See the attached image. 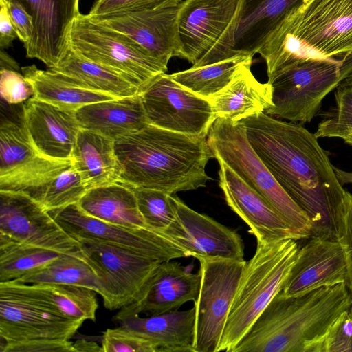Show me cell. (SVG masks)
I'll return each instance as SVG.
<instances>
[{
	"label": "cell",
	"mask_w": 352,
	"mask_h": 352,
	"mask_svg": "<svg viewBox=\"0 0 352 352\" xmlns=\"http://www.w3.org/2000/svg\"><path fill=\"white\" fill-rule=\"evenodd\" d=\"M341 64L340 60H308L268 76L272 105L265 113L292 122H310L323 99L338 86Z\"/></svg>",
	"instance_id": "obj_7"
},
{
	"label": "cell",
	"mask_w": 352,
	"mask_h": 352,
	"mask_svg": "<svg viewBox=\"0 0 352 352\" xmlns=\"http://www.w3.org/2000/svg\"><path fill=\"white\" fill-rule=\"evenodd\" d=\"M256 241L254 254L245 261L217 352H232L282 289L295 263L298 240Z\"/></svg>",
	"instance_id": "obj_5"
},
{
	"label": "cell",
	"mask_w": 352,
	"mask_h": 352,
	"mask_svg": "<svg viewBox=\"0 0 352 352\" xmlns=\"http://www.w3.org/2000/svg\"><path fill=\"white\" fill-rule=\"evenodd\" d=\"M100 278L104 306L120 309L136 300L161 261L94 239L76 237Z\"/></svg>",
	"instance_id": "obj_10"
},
{
	"label": "cell",
	"mask_w": 352,
	"mask_h": 352,
	"mask_svg": "<svg viewBox=\"0 0 352 352\" xmlns=\"http://www.w3.org/2000/svg\"><path fill=\"white\" fill-rule=\"evenodd\" d=\"M0 47L1 50H6L12 45L18 36L3 0H0Z\"/></svg>",
	"instance_id": "obj_46"
},
{
	"label": "cell",
	"mask_w": 352,
	"mask_h": 352,
	"mask_svg": "<svg viewBox=\"0 0 352 352\" xmlns=\"http://www.w3.org/2000/svg\"><path fill=\"white\" fill-rule=\"evenodd\" d=\"M200 285L199 271L192 273L177 261L161 262L140 297L120 309L113 320L118 323L131 316H149L179 310L186 302L197 300Z\"/></svg>",
	"instance_id": "obj_20"
},
{
	"label": "cell",
	"mask_w": 352,
	"mask_h": 352,
	"mask_svg": "<svg viewBox=\"0 0 352 352\" xmlns=\"http://www.w3.org/2000/svg\"><path fill=\"white\" fill-rule=\"evenodd\" d=\"M173 199L175 217L160 231L165 236L197 259L244 260L243 241L236 232L192 210L173 195Z\"/></svg>",
	"instance_id": "obj_17"
},
{
	"label": "cell",
	"mask_w": 352,
	"mask_h": 352,
	"mask_svg": "<svg viewBox=\"0 0 352 352\" xmlns=\"http://www.w3.org/2000/svg\"><path fill=\"white\" fill-rule=\"evenodd\" d=\"M251 65H245L228 86L209 99L216 119L239 122L272 105L270 85L256 80Z\"/></svg>",
	"instance_id": "obj_26"
},
{
	"label": "cell",
	"mask_w": 352,
	"mask_h": 352,
	"mask_svg": "<svg viewBox=\"0 0 352 352\" xmlns=\"http://www.w3.org/2000/svg\"><path fill=\"white\" fill-rule=\"evenodd\" d=\"M1 98L11 104H19L33 97L34 90L25 76L15 69L1 68Z\"/></svg>",
	"instance_id": "obj_42"
},
{
	"label": "cell",
	"mask_w": 352,
	"mask_h": 352,
	"mask_svg": "<svg viewBox=\"0 0 352 352\" xmlns=\"http://www.w3.org/2000/svg\"><path fill=\"white\" fill-rule=\"evenodd\" d=\"M87 190L73 162L34 199L51 211L78 203Z\"/></svg>",
	"instance_id": "obj_36"
},
{
	"label": "cell",
	"mask_w": 352,
	"mask_h": 352,
	"mask_svg": "<svg viewBox=\"0 0 352 352\" xmlns=\"http://www.w3.org/2000/svg\"><path fill=\"white\" fill-rule=\"evenodd\" d=\"M336 238L344 253L347 265L345 283L352 294V194L347 190L336 223Z\"/></svg>",
	"instance_id": "obj_41"
},
{
	"label": "cell",
	"mask_w": 352,
	"mask_h": 352,
	"mask_svg": "<svg viewBox=\"0 0 352 352\" xmlns=\"http://www.w3.org/2000/svg\"><path fill=\"white\" fill-rule=\"evenodd\" d=\"M352 52V0H300L258 54L267 76L297 62L338 60Z\"/></svg>",
	"instance_id": "obj_4"
},
{
	"label": "cell",
	"mask_w": 352,
	"mask_h": 352,
	"mask_svg": "<svg viewBox=\"0 0 352 352\" xmlns=\"http://www.w3.org/2000/svg\"><path fill=\"white\" fill-rule=\"evenodd\" d=\"M336 177L341 185L352 183V173L334 167Z\"/></svg>",
	"instance_id": "obj_49"
},
{
	"label": "cell",
	"mask_w": 352,
	"mask_h": 352,
	"mask_svg": "<svg viewBox=\"0 0 352 352\" xmlns=\"http://www.w3.org/2000/svg\"><path fill=\"white\" fill-rule=\"evenodd\" d=\"M201 285L196 309L195 352H217L245 260L197 259Z\"/></svg>",
	"instance_id": "obj_11"
},
{
	"label": "cell",
	"mask_w": 352,
	"mask_h": 352,
	"mask_svg": "<svg viewBox=\"0 0 352 352\" xmlns=\"http://www.w3.org/2000/svg\"><path fill=\"white\" fill-rule=\"evenodd\" d=\"M0 352H76L70 340H33L0 343Z\"/></svg>",
	"instance_id": "obj_43"
},
{
	"label": "cell",
	"mask_w": 352,
	"mask_h": 352,
	"mask_svg": "<svg viewBox=\"0 0 352 352\" xmlns=\"http://www.w3.org/2000/svg\"><path fill=\"white\" fill-rule=\"evenodd\" d=\"M0 240L53 249L63 253L82 252L38 201L16 191L0 190Z\"/></svg>",
	"instance_id": "obj_15"
},
{
	"label": "cell",
	"mask_w": 352,
	"mask_h": 352,
	"mask_svg": "<svg viewBox=\"0 0 352 352\" xmlns=\"http://www.w3.org/2000/svg\"><path fill=\"white\" fill-rule=\"evenodd\" d=\"M183 0H96L89 14L96 16L135 6H162L180 3Z\"/></svg>",
	"instance_id": "obj_44"
},
{
	"label": "cell",
	"mask_w": 352,
	"mask_h": 352,
	"mask_svg": "<svg viewBox=\"0 0 352 352\" xmlns=\"http://www.w3.org/2000/svg\"><path fill=\"white\" fill-rule=\"evenodd\" d=\"M182 2L87 15L94 22L126 36L148 55L168 65L169 60L179 54L177 17Z\"/></svg>",
	"instance_id": "obj_16"
},
{
	"label": "cell",
	"mask_w": 352,
	"mask_h": 352,
	"mask_svg": "<svg viewBox=\"0 0 352 352\" xmlns=\"http://www.w3.org/2000/svg\"><path fill=\"white\" fill-rule=\"evenodd\" d=\"M299 247L296 258L281 292L294 296L311 290L345 283L347 265L337 240L310 236Z\"/></svg>",
	"instance_id": "obj_21"
},
{
	"label": "cell",
	"mask_w": 352,
	"mask_h": 352,
	"mask_svg": "<svg viewBox=\"0 0 352 352\" xmlns=\"http://www.w3.org/2000/svg\"><path fill=\"white\" fill-rule=\"evenodd\" d=\"M300 0H241L236 13L213 47L192 67L237 56L253 57Z\"/></svg>",
	"instance_id": "obj_14"
},
{
	"label": "cell",
	"mask_w": 352,
	"mask_h": 352,
	"mask_svg": "<svg viewBox=\"0 0 352 352\" xmlns=\"http://www.w3.org/2000/svg\"><path fill=\"white\" fill-rule=\"evenodd\" d=\"M78 204L87 214L107 223L131 228H148L133 188L120 182L87 190Z\"/></svg>",
	"instance_id": "obj_28"
},
{
	"label": "cell",
	"mask_w": 352,
	"mask_h": 352,
	"mask_svg": "<svg viewBox=\"0 0 352 352\" xmlns=\"http://www.w3.org/2000/svg\"><path fill=\"white\" fill-rule=\"evenodd\" d=\"M250 56H237L170 74L184 87L209 100L228 86L239 71L252 63Z\"/></svg>",
	"instance_id": "obj_32"
},
{
	"label": "cell",
	"mask_w": 352,
	"mask_h": 352,
	"mask_svg": "<svg viewBox=\"0 0 352 352\" xmlns=\"http://www.w3.org/2000/svg\"><path fill=\"white\" fill-rule=\"evenodd\" d=\"M75 113L81 129L113 140L149 124L141 94L87 104Z\"/></svg>",
	"instance_id": "obj_25"
},
{
	"label": "cell",
	"mask_w": 352,
	"mask_h": 352,
	"mask_svg": "<svg viewBox=\"0 0 352 352\" xmlns=\"http://www.w3.org/2000/svg\"><path fill=\"white\" fill-rule=\"evenodd\" d=\"M28 289L64 316L85 322L96 320L97 292L88 287L66 284H26Z\"/></svg>",
	"instance_id": "obj_33"
},
{
	"label": "cell",
	"mask_w": 352,
	"mask_h": 352,
	"mask_svg": "<svg viewBox=\"0 0 352 352\" xmlns=\"http://www.w3.org/2000/svg\"><path fill=\"white\" fill-rule=\"evenodd\" d=\"M21 123L39 153L55 160L72 159L81 129L75 111L32 97L23 105Z\"/></svg>",
	"instance_id": "obj_23"
},
{
	"label": "cell",
	"mask_w": 352,
	"mask_h": 352,
	"mask_svg": "<svg viewBox=\"0 0 352 352\" xmlns=\"http://www.w3.org/2000/svg\"><path fill=\"white\" fill-rule=\"evenodd\" d=\"M247 139L279 185L305 212L311 236L336 240L346 190L314 133L265 112L241 120Z\"/></svg>",
	"instance_id": "obj_1"
},
{
	"label": "cell",
	"mask_w": 352,
	"mask_h": 352,
	"mask_svg": "<svg viewBox=\"0 0 352 352\" xmlns=\"http://www.w3.org/2000/svg\"><path fill=\"white\" fill-rule=\"evenodd\" d=\"M241 0H183L177 17L178 57L192 65L217 43Z\"/></svg>",
	"instance_id": "obj_18"
},
{
	"label": "cell",
	"mask_w": 352,
	"mask_h": 352,
	"mask_svg": "<svg viewBox=\"0 0 352 352\" xmlns=\"http://www.w3.org/2000/svg\"><path fill=\"white\" fill-rule=\"evenodd\" d=\"M76 352L79 351H101L103 352L102 346H99L93 341H87L85 340H78L74 343Z\"/></svg>",
	"instance_id": "obj_48"
},
{
	"label": "cell",
	"mask_w": 352,
	"mask_h": 352,
	"mask_svg": "<svg viewBox=\"0 0 352 352\" xmlns=\"http://www.w3.org/2000/svg\"><path fill=\"white\" fill-rule=\"evenodd\" d=\"M19 3L32 17L33 30L24 44L26 56L37 58L50 69L69 48V35L80 14L79 0H4Z\"/></svg>",
	"instance_id": "obj_19"
},
{
	"label": "cell",
	"mask_w": 352,
	"mask_h": 352,
	"mask_svg": "<svg viewBox=\"0 0 352 352\" xmlns=\"http://www.w3.org/2000/svg\"><path fill=\"white\" fill-rule=\"evenodd\" d=\"M21 70L33 88L34 98L63 109L76 111L87 104L119 98L89 89L61 73L39 69L35 65Z\"/></svg>",
	"instance_id": "obj_29"
},
{
	"label": "cell",
	"mask_w": 352,
	"mask_h": 352,
	"mask_svg": "<svg viewBox=\"0 0 352 352\" xmlns=\"http://www.w3.org/2000/svg\"><path fill=\"white\" fill-rule=\"evenodd\" d=\"M207 140L214 158L226 164L304 239L311 236L312 224L308 216L283 189L254 152L241 121L217 118Z\"/></svg>",
	"instance_id": "obj_6"
},
{
	"label": "cell",
	"mask_w": 352,
	"mask_h": 352,
	"mask_svg": "<svg viewBox=\"0 0 352 352\" xmlns=\"http://www.w3.org/2000/svg\"><path fill=\"white\" fill-rule=\"evenodd\" d=\"M314 352H352V312H342L329 327Z\"/></svg>",
	"instance_id": "obj_39"
},
{
	"label": "cell",
	"mask_w": 352,
	"mask_h": 352,
	"mask_svg": "<svg viewBox=\"0 0 352 352\" xmlns=\"http://www.w3.org/2000/svg\"><path fill=\"white\" fill-rule=\"evenodd\" d=\"M120 182L170 195L206 186V167L214 158L207 137L151 124L115 140Z\"/></svg>",
	"instance_id": "obj_2"
},
{
	"label": "cell",
	"mask_w": 352,
	"mask_h": 352,
	"mask_svg": "<svg viewBox=\"0 0 352 352\" xmlns=\"http://www.w3.org/2000/svg\"><path fill=\"white\" fill-rule=\"evenodd\" d=\"M101 346L103 352H157L150 340L120 325L103 332Z\"/></svg>",
	"instance_id": "obj_40"
},
{
	"label": "cell",
	"mask_w": 352,
	"mask_h": 352,
	"mask_svg": "<svg viewBox=\"0 0 352 352\" xmlns=\"http://www.w3.org/2000/svg\"><path fill=\"white\" fill-rule=\"evenodd\" d=\"M342 140L345 143L352 146V131Z\"/></svg>",
	"instance_id": "obj_51"
},
{
	"label": "cell",
	"mask_w": 352,
	"mask_h": 352,
	"mask_svg": "<svg viewBox=\"0 0 352 352\" xmlns=\"http://www.w3.org/2000/svg\"><path fill=\"white\" fill-rule=\"evenodd\" d=\"M41 155L22 123L5 120L0 125V177L16 173Z\"/></svg>",
	"instance_id": "obj_35"
},
{
	"label": "cell",
	"mask_w": 352,
	"mask_h": 352,
	"mask_svg": "<svg viewBox=\"0 0 352 352\" xmlns=\"http://www.w3.org/2000/svg\"><path fill=\"white\" fill-rule=\"evenodd\" d=\"M72 158L88 190L120 181L115 140L111 138L81 129Z\"/></svg>",
	"instance_id": "obj_27"
},
{
	"label": "cell",
	"mask_w": 352,
	"mask_h": 352,
	"mask_svg": "<svg viewBox=\"0 0 352 352\" xmlns=\"http://www.w3.org/2000/svg\"><path fill=\"white\" fill-rule=\"evenodd\" d=\"M49 69L66 75L89 89L116 98L142 93L122 74L78 54L69 46L58 64Z\"/></svg>",
	"instance_id": "obj_30"
},
{
	"label": "cell",
	"mask_w": 352,
	"mask_h": 352,
	"mask_svg": "<svg viewBox=\"0 0 352 352\" xmlns=\"http://www.w3.org/2000/svg\"><path fill=\"white\" fill-rule=\"evenodd\" d=\"M7 7L18 38L24 44L30 39L33 30L32 17L18 3L3 0Z\"/></svg>",
	"instance_id": "obj_45"
},
{
	"label": "cell",
	"mask_w": 352,
	"mask_h": 352,
	"mask_svg": "<svg viewBox=\"0 0 352 352\" xmlns=\"http://www.w3.org/2000/svg\"><path fill=\"white\" fill-rule=\"evenodd\" d=\"M83 322L64 316L23 283H0V343L70 340Z\"/></svg>",
	"instance_id": "obj_9"
},
{
	"label": "cell",
	"mask_w": 352,
	"mask_h": 352,
	"mask_svg": "<svg viewBox=\"0 0 352 352\" xmlns=\"http://www.w3.org/2000/svg\"><path fill=\"white\" fill-rule=\"evenodd\" d=\"M351 305L345 283L294 296L280 290L232 352H314L329 327Z\"/></svg>",
	"instance_id": "obj_3"
},
{
	"label": "cell",
	"mask_w": 352,
	"mask_h": 352,
	"mask_svg": "<svg viewBox=\"0 0 352 352\" xmlns=\"http://www.w3.org/2000/svg\"><path fill=\"white\" fill-rule=\"evenodd\" d=\"M340 60L342 64L338 86L352 85V52L344 55Z\"/></svg>",
	"instance_id": "obj_47"
},
{
	"label": "cell",
	"mask_w": 352,
	"mask_h": 352,
	"mask_svg": "<svg viewBox=\"0 0 352 352\" xmlns=\"http://www.w3.org/2000/svg\"><path fill=\"white\" fill-rule=\"evenodd\" d=\"M219 186L228 206L248 226L256 239L277 241L304 238L295 232L254 190L221 160Z\"/></svg>",
	"instance_id": "obj_22"
},
{
	"label": "cell",
	"mask_w": 352,
	"mask_h": 352,
	"mask_svg": "<svg viewBox=\"0 0 352 352\" xmlns=\"http://www.w3.org/2000/svg\"><path fill=\"white\" fill-rule=\"evenodd\" d=\"M69 46L75 52L124 76L142 91L168 65L146 53L118 32L80 14L69 35Z\"/></svg>",
	"instance_id": "obj_8"
},
{
	"label": "cell",
	"mask_w": 352,
	"mask_h": 352,
	"mask_svg": "<svg viewBox=\"0 0 352 352\" xmlns=\"http://www.w3.org/2000/svg\"><path fill=\"white\" fill-rule=\"evenodd\" d=\"M336 105L326 113L314 135L320 138L343 139L352 131V85L337 87Z\"/></svg>",
	"instance_id": "obj_38"
},
{
	"label": "cell",
	"mask_w": 352,
	"mask_h": 352,
	"mask_svg": "<svg viewBox=\"0 0 352 352\" xmlns=\"http://www.w3.org/2000/svg\"><path fill=\"white\" fill-rule=\"evenodd\" d=\"M16 280L26 284H66L85 287L98 293L100 278L82 252L65 253Z\"/></svg>",
	"instance_id": "obj_31"
},
{
	"label": "cell",
	"mask_w": 352,
	"mask_h": 352,
	"mask_svg": "<svg viewBox=\"0 0 352 352\" xmlns=\"http://www.w3.org/2000/svg\"><path fill=\"white\" fill-rule=\"evenodd\" d=\"M131 188L146 226L157 231L166 228L175 217L173 195L159 190Z\"/></svg>",
	"instance_id": "obj_37"
},
{
	"label": "cell",
	"mask_w": 352,
	"mask_h": 352,
	"mask_svg": "<svg viewBox=\"0 0 352 352\" xmlns=\"http://www.w3.org/2000/svg\"><path fill=\"white\" fill-rule=\"evenodd\" d=\"M72 237L94 239L161 262L190 256L162 232L107 223L85 212L78 203L49 211Z\"/></svg>",
	"instance_id": "obj_12"
},
{
	"label": "cell",
	"mask_w": 352,
	"mask_h": 352,
	"mask_svg": "<svg viewBox=\"0 0 352 352\" xmlns=\"http://www.w3.org/2000/svg\"><path fill=\"white\" fill-rule=\"evenodd\" d=\"M1 68L16 69L17 64L4 51L1 50Z\"/></svg>",
	"instance_id": "obj_50"
},
{
	"label": "cell",
	"mask_w": 352,
	"mask_h": 352,
	"mask_svg": "<svg viewBox=\"0 0 352 352\" xmlns=\"http://www.w3.org/2000/svg\"><path fill=\"white\" fill-rule=\"evenodd\" d=\"M351 312H352V305H351Z\"/></svg>",
	"instance_id": "obj_52"
},
{
	"label": "cell",
	"mask_w": 352,
	"mask_h": 352,
	"mask_svg": "<svg viewBox=\"0 0 352 352\" xmlns=\"http://www.w3.org/2000/svg\"><path fill=\"white\" fill-rule=\"evenodd\" d=\"M195 319L194 306L146 317L131 316L118 324L150 340L157 352H195Z\"/></svg>",
	"instance_id": "obj_24"
},
{
	"label": "cell",
	"mask_w": 352,
	"mask_h": 352,
	"mask_svg": "<svg viewBox=\"0 0 352 352\" xmlns=\"http://www.w3.org/2000/svg\"><path fill=\"white\" fill-rule=\"evenodd\" d=\"M140 94L149 124L207 137L216 120L209 100L184 87L170 74L157 76Z\"/></svg>",
	"instance_id": "obj_13"
},
{
	"label": "cell",
	"mask_w": 352,
	"mask_h": 352,
	"mask_svg": "<svg viewBox=\"0 0 352 352\" xmlns=\"http://www.w3.org/2000/svg\"><path fill=\"white\" fill-rule=\"evenodd\" d=\"M56 250L0 240V283L17 280L60 255Z\"/></svg>",
	"instance_id": "obj_34"
}]
</instances>
